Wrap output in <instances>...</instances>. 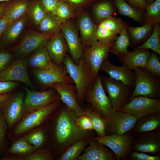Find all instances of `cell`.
Wrapping results in <instances>:
<instances>
[{
    "label": "cell",
    "instance_id": "6da1fadb",
    "mask_svg": "<svg viewBox=\"0 0 160 160\" xmlns=\"http://www.w3.org/2000/svg\"><path fill=\"white\" fill-rule=\"evenodd\" d=\"M77 117L62 102L48 120L46 126L55 159H57L76 142L95 136L94 130H84L76 125L75 119Z\"/></svg>",
    "mask_w": 160,
    "mask_h": 160
},
{
    "label": "cell",
    "instance_id": "7a4b0ae2",
    "mask_svg": "<svg viewBox=\"0 0 160 160\" xmlns=\"http://www.w3.org/2000/svg\"><path fill=\"white\" fill-rule=\"evenodd\" d=\"M64 64L76 87L77 100L82 107L86 95L92 87L96 78L82 56L78 63H76L71 57L66 55Z\"/></svg>",
    "mask_w": 160,
    "mask_h": 160
},
{
    "label": "cell",
    "instance_id": "3957f363",
    "mask_svg": "<svg viewBox=\"0 0 160 160\" xmlns=\"http://www.w3.org/2000/svg\"><path fill=\"white\" fill-rule=\"evenodd\" d=\"M133 71L135 83L130 99L140 96L152 99L160 98V78L144 68H137Z\"/></svg>",
    "mask_w": 160,
    "mask_h": 160
},
{
    "label": "cell",
    "instance_id": "277c9868",
    "mask_svg": "<svg viewBox=\"0 0 160 160\" xmlns=\"http://www.w3.org/2000/svg\"><path fill=\"white\" fill-rule=\"evenodd\" d=\"M62 102L61 100H58L25 115L16 127L15 130V135H21L37 127L44 124L46 126L51 116Z\"/></svg>",
    "mask_w": 160,
    "mask_h": 160
},
{
    "label": "cell",
    "instance_id": "5b68a950",
    "mask_svg": "<svg viewBox=\"0 0 160 160\" xmlns=\"http://www.w3.org/2000/svg\"><path fill=\"white\" fill-rule=\"evenodd\" d=\"M136 135L131 131L121 135L112 134L92 139L109 147L115 155L116 160H126L132 151V144Z\"/></svg>",
    "mask_w": 160,
    "mask_h": 160
},
{
    "label": "cell",
    "instance_id": "8992f818",
    "mask_svg": "<svg viewBox=\"0 0 160 160\" xmlns=\"http://www.w3.org/2000/svg\"><path fill=\"white\" fill-rule=\"evenodd\" d=\"M101 78L104 89L108 94L112 108L120 110L129 100L133 91L132 88L109 76Z\"/></svg>",
    "mask_w": 160,
    "mask_h": 160
},
{
    "label": "cell",
    "instance_id": "52a82bcc",
    "mask_svg": "<svg viewBox=\"0 0 160 160\" xmlns=\"http://www.w3.org/2000/svg\"><path fill=\"white\" fill-rule=\"evenodd\" d=\"M106 135H121L131 131L137 118L129 113L112 108L105 118Z\"/></svg>",
    "mask_w": 160,
    "mask_h": 160
},
{
    "label": "cell",
    "instance_id": "ba28073f",
    "mask_svg": "<svg viewBox=\"0 0 160 160\" xmlns=\"http://www.w3.org/2000/svg\"><path fill=\"white\" fill-rule=\"evenodd\" d=\"M54 34H45L34 30H30L26 33L20 42L9 51L13 52L15 59L25 58L37 49L45 45Z\"/></svg>",
    "mask_w": 160,
    "mask_h": 160
},
{
    "label": "cell",
    "instance_id": "9c48e42d",
    "mask_svg": "<svg viewBox=\"0 0 160 160\" xmlns=\"http://www.w3.org/2000/svg\"><path fill=\"white\" fill-rule=\"evenodd\" d=\"M114 41L104 43L97 41L84 48L82 56L95 78L103 63L108 58Z\"/></svg>",
    "mask_w": 160,
    "mask_h": 160
},
{
    "label": "cell",
    "instance_id": "30bf717a",
    "mask_svg": "<svg viewBox=\"0 0 160 160\" xmlns=\"http://www.w3.org/2000/svg\"><path fill=\"white\" fill-rule=\"evenodd\" d=\"M24 99V115L35 110L61 100L60 95L54 89L38 92L26 89Z\"/></svg>",
    "mask_w": 160,
    "mask_h": 160
},
{
    "label": "cell",
    "instance_id": "8fae6325",
    "mask_svg": "<svg viewBox=\"0 0 160 160\" xmlns=\"http://www.w3.org/2000/svg\"><path fill=\"white\" fill-rule=\"evenodd\" d=\"M85 100L91 106L105 118L112 108L110 101L104 89L101 76L98 74L92 88L87 93Z\"/></svg>",
    "mask_w": 160,
    "mask_h": 160
},
{
    "label": "cell",
    "instance_id": "7c38bea8",
    "mask_svg": "<svg viewBox=\"0 0 160 160\" xmlns=\"http://www.w3.org/2000/svg\"><path fill=\"white\" fill-rule=\"evenodd\" d=\"M32 71L40 83L47 87L52 88L57 83L74 84L68 75L65 66L59 65L54 62L47 68L33 69Z\"/></svg>",
    "mask_w": 160,
    "mask_h": 160
},
{
    "label": "cell",
    "instance_id": "4fadbf2b",
    "mask_svg": "<svg viewBox=\"0 0 160 160\" xmlns=\"http://www.w3.org/2000/svg\"><path fill=\"white\" fill-rule=\"evenodd\" d=\"M120 110L130 113L138 119L160 112V98L152 99L141 96L135 97L123 105Z\"/></svg>",
    "mask_w": 160,
    "mask_h": 160
},
{
    "label": "cell",
    "instance_id": "5bb4252c",
    "mask_svg": "<svg viewBox=\"0 0 160 160\" xmlns=\"http://www.w3.org/2000/svg\"><path fill=\"white\" fill-rule=\"evenodd\" d=\"M24 94L19 92L12 94L7 100L0 104L6 121L9 128L12 127L24 114Z\"/></svg>",
    "mask_w": 160,
    "mask_h": 160
},
{
    "label": "cell",
    "instance_id": "9a60e30c",
    "mask_svg": "<svg viewBox=\"0 0 160 160\" xmlns=\"http://www.w3.org/2000/svg\"><path fill=\"white\" fill-rule=\"evenodd\" d=\"M60 30L67 44L71 57L75 63H77L83 55L84 48L76 28L69 19L62 23Z\"/></svg>",
    "mask_w": 160,
    "mask_h": 160
},
{
    "label": "cell",
    "instance_id": "2e32d148",
    "mask_svg": "<svg viewBox=\"0 0 160 160\" xmlns=\"http://www.w3.org/2000/svg\"><path fill=\"white\" fill-rule=\"evenodd\" d=\"M27 66L25 58L15 59L0 73V81H18L33 87L28 73Z\"/></svg>",
    "mask_w": 160,
    "mask_h": 160
},
{
    "label": "cell",
    "instance_id": "e0dca14e",
    "mask_svg": "<svg viewBox=\"0 0 160 160\" xmlns=\"http://www.w3.org/2000/svg\"><path fill=\"white\" fill-rule=\"evenodd\" d=\"M132 151L160 155V130L142 133L136 135L132 143Z\"/></svg>",
    "mask_w": 160,
    "mask_h": 160
},
{
    "label": "cell",
    "instance_id": "ac0fdd59",
    "mask_svg": "<svg viewBox=\"0 0 160 160\" xmlns=\"http://www.w3.org/2000/svg\"><path fill=\"white\" fill-rule=\"evenodd\" d=\"M125 25L120 19L113 16L104 20L97 26V41L104 43L114 41Z\"/></svg>",
    "mask_w": 160,
    "mask_h": 160
},
{
    "label": "cell",
    "instance_id": "d6986e66",
    "mask_svg": "<svg viewBox=\"0 0 160 160\" xmlns=\"http://www.w3.org/2000/svg\"><path fill=\"white\" fill-rule=\"evenodd\" d=\"M51 88L55 89L60 95L61 100L68 107L73 111L78 116L86 115L77 98V89L75 85L57 83Z\"/></svg>",
    "mask_w": 160,
    "mask_h": 160
},
{
    "label": "cell",
    "instance_id": "ffe728a7",
    "mask_svg": "<svg viewBox=\"0 0 160 160\" xmlns=\"http://www.w3.org/2000/svg\"><path fill=\"white\" fill-rule=\"evenodd\" d=\"M100 70L106 73L113 79L120 81L132 88L135 87V73L134 71L125 65L118 66L113 65L107 58L103 63Z\"/></svg>",
    "mask_w": 160,
    "mask_h": 160
},
{
    "label": "cell",
    "instance_id": "44dd1931",
    "mask_svg": "<svg viewBox=\"0 0 160 160\" xmlns=\"http://www.w3.org/2000/svg\"><path fill=\"white\" fill-rule=\"evenodd\" d=\"M60 32L55 34L45 46L52 61L59 65L64 66L65 57L69 51L63 36Z\"/></svg>",
    "mask_w": 160,
    "mask_h": 160
},
{
    "label": "cell",
    "instance_id": "7402d4cb",
    "mask_svg": "<svg viewBox=\"0 0 160 160\" xmlns=\"http://www.w3.org/2000/svg\"><path fill=\"white\" fill-rule=\"evenodd\" d=\"M89 145L77 160H116L114 153L98 142L88 137Z\"/></svg>",
    "mask_w": 160,
    "mask_h": 160
},
{
    "label": "cell",
    "instance_id": "603a6c76",
    "mask_svg": "<svg viewBox=\"0 0 160 160\" xmlns=\"http://www.w3.org/2000/svg\"><path fill=\"white\" fill-rule=\"evenodd\" d=\"M77 26L84 48L97 41L96 31L98 25L94 23L88 13L80 15L77 20Z\"/></svg>",
    "mask_w": 160,
    "mask_h": 160
},
{
    "label": "cell",
    "instance_id": "cb8c5ba5",
    "mask_svg": "<svg viewBox=\"0 0 160 160\" xmlns=\"http://www.w3.org/2000/svg\"><path fill=\"white\" fill-rule=\"evenodd\" d=\"M150 54L148 49H137L129 51L118 59L123 65L134 70L137 68H145Z\"/></svg>",
    "mask_w": 160,
    "mask_h": 160
},
{
    "label": "cell",
    "instance_id": "d4e9b609",
    "mask_svg": "<svg viewBox=\"0 0 160 160\" xmlns=\"http://www.w3.org/2000/svg\"><path fill=\"white\" fill-rule=\"evenodd\" d=\"M157 130H160V112L138 119L131 131L136 136L142 133Z\"/></svg>",
    "mask_w": 160,
    "mask_h": 160
},
{
    "label": "cell",
    "instance_id": "484cf974",
    "mask_svg": "<svg viewBox=\"0 0 160 160\" xmlns=\"http://www.w3.org/2000/svg\"><path fill=\"white\" fill-rule=\"evenodd\" d=\"M31 0H12L7 4L3 16L10 22L28 14Z\"/></svg>",
    "mask_w": 160,
    "mask_h": 160
},
{
    "label": "cell",
    "instance_id": "4316f807",
    "mask_svg": "<svg viewBox=\"0 0 160 160\" xmlns=\"http://www.w3.org/2000/svg\"><path fill=\"white\" fill-rule=\"evenodd\" d=\"M25 59L27 66L34 69L47 68L54 63L51 59L45 45L35 50Z\"/></svg>",
    "mask_w": 160,
    "mask_h": 160
},
{
    "label": "cell",
    "instance_id": "83f0119b",
    "mask_svg": "<svg viewBox=\"0 0 160 160\" xmlns=\"http://www.w3.org/2000/svg\"><path fill=\"white\" fill-rule=\"evenodd\" d=\"M28 20L27 14L19 19L10 22L1 36L4 44L8 45L14 42L21 33Z\"/></svg>",
    "mask_w": 160,
    "mask_h": 160
},
{
    "label": "cell",
    "instance_id": "f1b7e54d",
    "mask_svg": "<svg viewBox=\"0 0 160 160\" xmlns=\"http://www.w3.org/2000/svg\"><path fill=\"white\" fill-rule=\"evenodd\" d=\"M130 45V37L125 25L120 35L115 40L110 52L116 55L119 58L129 51L127 49Z\"/></svg>",
    "mask_w": 160,
    "mask_h": 160
},
{
    "label": "cell",
    "instance_id": "f546056e",
    "mask_svg": "<svg viewBox=\"0 0 160 160\" xmlns=\"http://www.w3.org/2000/svg\"><path fill=\"white\" fill-rule=\"evenodd\" d=\"M62 24L56 16L47 12L37 27L41 33L54 34L60 31Z\"/></svg>",
    "mask_w": 160,
    "mask_h": 160
},
{
    "label": "cell",
    "instance_id": "4dcf8cb0",
    "mask_svg": "<svg viewBox=\"0 0 160 160\" xmlns=\"http://www.w3.org/2000/svg\"><path fill=\"white\" fill-rule=\"evenodd\" d=\"M86 115L91 120L97 137H100L106 135V123L105 118L98 112L90 107L83 108Z\"/></svg>",
    "mask_w": 160,
    "mask_h": 160
},
{
    "label": "cell",
    "instance_id": "1f68e13d",
    "mask_svg": "<svg viewBox=\"0 0 160 160\" xmlns=\"http://www.w3.org/2000/svg\"><path fill=\"white\" fill-rule=\"evenodd\" d=\"M23 137L37 149L49 143V135L46 125L28 134Z\"/></svg>",
    "mask_w": 160,
    "mask_h": 160
},
{
    "label": "cell",
    "instance_id": "d6a6232c",
    "mask_svg": "<svg viewBox=\"0 0 160 160\" xmlns=\"http://www.w3.org/2000/svg\"><path fill=\"white\" fill-rule=\"evenodd\" d=\"M94 15L99 24L113 16L115 12V7L111 2L103 1L95 4L93 8Z\"/></svg>",
    "mask_w": 160,
    "mask_h": 160
},
{
    "label": "cell",
    "instance_id": "836d02e7",
    "mask_svg": "<svg viewBox=\"0 0 160 160\" xmlns=\"http://www.w3.org/2000/svg\"><path fill=\"white\" fill-rule=\"evenodd\" d=\"M88 137L74 143L57 160H77L88 145Z\"/></svg>",
    "mask_w": 160,
    "mask_h": 160
},
{
    "label": "cell",
    "instance_id": "e575fe53",
    "mask_svg": "<svg viewBox=\"0 0 160 160\" xmlns=\"http://www.w3.org/2000/svg\"><path fill=\"white\" fill-rule=\"evenodd\" d=\"M154 26L152 23H145L142 26L134 27L131 26H127V32L132 41L134 45L143 40L151 32Z\"/></svg>",
    "mask_w": 160,
    "mask_h": 160
},
{
    "label": "cell",
    "instance_id": "d590c367",
    "mask_svg": "<svg viewBox=\"0 0 160 160\" xmlns=\"http://www.w3.org/2000/svg\"><path fill=\"white\" fill-rule=\"evenodd\" d=\"M115 6L121 15L141 23L143 19L142 13L130 6L125 0H113Z\"/></svg>",
    "mask_w": 160,
    "mask_h": 160
},
{
    "label": "cell",
    "instance_id": "8d00e7d4",
    "mask_svg": "<svg viewBox=\"0 0 160 160\" xmlns=\"http://www.w3.org/2000/svg\"><path fill=\"white\" fill-rule=\"evenodd\" d=\"M40 0H31L28 15V20L35 26L37 27L47 13Z\"/></svg>",
    "mask_w": 160,
    "mask_h": 160
},
{
    "label": "cell",
    "instance_id": "74e56055",
    "mask_svg": "<svg viewBox=\"0 0 160 160\" xmlns=\"http://www.w3.org/2000/svg\"><path fill=\"white\" fill-rule=\"evenodd\" d=\"M159 23L154 25L153 31L150 37L143 44L133 50L137 49H151L160 55V26Z\"/></svg>",
    "mask_w": 160,
    "mask_h": 160
},
{
    "label": "cell",
    "instance_id": "f35d334b",
    "mask_svg": "<svg viewBox=\"0 0 160 160\" xmlns=\"http://www.w3.org/2000/svg\"><path fill=\"white\" fill-rule=\"evenodd\" d=\"M37 149L23 137L14 142L9 149L8 152L10 154L23 156L32 153Z\"/></svg>",
    "mask_w": 160,
    "mask_h": 160
},
{
    "label": "cell",
    "instance_id": "ab89813d",
    "mask_svg": "<svg viewBox=\"0 0 160 160\" xmlns=\"http://www.w3.org/2000/svg\"><path fill=\"white\" fill-rule=\"evenodd\" d=\"M13 158L20 160H53V155L51 146L49 143L41 149L27 155Z\"/></svg>",
    "mask_w": 160,
    "mask_h": 160
},
{
    "label": "cell",
    "instance_id": "60d3db41",
    "mask_svg": "<svg viewBox=\"0 0 160 160\" xmlns=\"http://www.w3.org/2000/svg\"><path fill=\"white\" fill-rule=\"evenodd\" d=\"M146 12L143 20L144 23H150L153 24L160 23V0L155 1L147 5L145 8Z\"/></svg>",
    "mask_w": 160,
    "mask_h": 160
},
{
    "label": "cell",
    "instance_id": "b9f144b4",
    "mask_svg": "<svg viewBox=\"0 0 160 160\" xmlns=\"http://www.w3.org/2000/svg\"><path fill=\"white\" fill-rule=\"evenodd\" d=\"M73 8L63 0H60L56 9V16L62 23L76 16Z\"/></svg>",
    "mask_w": 160,
    "mask_h": 160
},
{
    "label": "cell",
    "instance_id": "7bdbcfd3",
    "mask_svg": "<svg viewBox=\"0 0 160 160\" xmlns=\"http://www.w3.org/2000/svg\"><path fill=\"white\" fill-rule=\"evenodd\" d=\"M145 68L160 78V62L157 53L153 52L150 54Z\"/></svg>",
    "mask_w": 160,
    "mask_h": 160
},
{
    "label": "cell",
    "instance_id": "ee69618b",
    "mask_svg": "<svg viewBox=\"0 0 160 160\" xmlns=\"http://www.w3.org/2000/svg\"><path fill=\"white\" fill-rule=\"evenodd\" d=\"M127 159L129 160H160V155H151L146 153L132 151Z\"/></svg>",
    "mask_w": 160,
    "mask_h": 160
},
{
    "label": "cell",
    "instance_id": "f6af8a7d",
    "mask_svg": "<svg viewBox=\"0 0 160 160\" xmlns=\"http://www.w3.org/2000/svg\"><path fill=\"white\" fill-rule=\"evenodd\" d=\"M14 57L13 53L10 51L0 52V73L9 65Z\"/></svg>",
    "mask_w": 160,
    "mask_h": 160
},
{
    "label": "cell",
    "instance_id": "bcb514c9",
    "mask_svg": "<svg viewBox=\"0 0 160 160\" xmlns=\"http://www.w3.org/2000/svg\"><path fill=\"white\" fill-rule=\"evenodd\" d=\"M76 125L80 128L85 130H94L92 122L86 115L78 116L75 119Z\"/></svg>",
    "mask_w": 160,
    "mask_h": 160
},
{
    "label": "cell",
    "instance_id": "7dc6e473",
    "mask_svg": "<svg viewBox=\"0 0 160 160\" xmlns=\"http://www.w3.org/2000/svg\"><path fill=\"white\" fill-rule=\"evenodd\" d=\"M18 85V83L15 81H0V95L10 93Z\"/></svg>",
    "mask_w": 160,
    "mask_h": 160
},
{
    "label": "cell",
    "instance_id": "c3c4849f",
    "mask_svg": "<svg viewBox=\"0 0 160 160\" xmlns=\"http://www.w3.org/2000/svg\"><path fill=\"white\" fill-rule=\"evenodd\" d=\"M60 0H40L42 6L47 12L56 15L57 4Z\"/></svg>",
    "mask_w": 160,
    "mask_h": 160
},
{
    "label": "cell",
    "instance_id": "681fc988",
    "mask_svg": "<svg viewBox=\"0 0 160 160\" xmlns=\"http://www.w3.org/2000/svg\"><path fill=\"white\" fill-rule=\"evenodd\" d=\"M7 129V123L3 113L0 109V146L4 140Z\"/></svg>",
    "mask_w": 160,
    "mask_h": 160
},
{
    "label": "cell",
    "instance_id": "f907efd6",
    "mask_svg": "<svg viewBox=\"0 0 160 160\" xmlns=\"http://www.w3.org/2000/svg\"><path fill=\"white\" fill-rule=\"evenodd\" d=\"M133 7L142 13L146 6L145 0H125Z\"/></svg>",
    "mask_w": 160,
    "mask_h": 160
},
{
    "label": "cell",
    "instance_id": "816d5d0a",
    "mask_svg": "<svg viewBox=\"0 0 160 160\" xmlns=\"http://www.w3.org/2000/svg\"><path fill=\"white\" fill-rule=\"evenodd\" d=\"M74 9V8L81 7L89 3L91 0H63Z\"/></svg>",
    "mask_w": 160,
    "mask_h": 160
},
{
    "label": "cell",
    "instance_id": "f5cc1de1",
    "mask_svg": "<svg viewBox=\"0 0 160 160\" xmlns=\"http://www.w3.org/2000/svg\"><path fill=\"white\" fill-rule=\"evenodd\" d=\"M10 22L3 15L0 17V38Z\"/></svg>",
    "mask_w": 160,
    "mask_h": 160
},
{
    "label": "cell",
    "instance_id": "db71d44e",
    "mask_svg": "<svg viewBox=\"0 0 160 160\" xmlns=\"http://www.w3.org/2000/svg\"><path fill=\"white\" fill-rule=\"evenodd\" d=\"M12 94L9 93L0 95V104L9 99Z\"/></svg>",
    "mask_w": 160,
    "mask_h": 160
},
{
    "label": "cell",
    "instance_id": "11a10c76",
    "mask_svg": "<svg viewBox=\"0 0 160 160\" xmlns=\"http://www.w3.org/2000/svg\"><path fill=\"white\" fill-rule=\"evenodd\" d=\"M8 1L2 2L0 3V17L3 15L5 7Z\"/></svg>",
    "mask_w": 160,
    "mask_h": 160
},
{
    "label": "cell",
    "instance_id": "9f6ffc18",
    "mask_svg": "<svg viewBox=\"0 0 160 160\" xmlns=\"http://www.w3.org/2000/svg\"><path fill=\"white\" fill-rule=\"evenodd\" d=\"M155 0H145L146 6L151 4Z\"/></svg>",
    "mask_w": 160,
    "mask_h": 160
},
{
    "label": "cell",
    "instance_id": "6f0895ef",
    "mask_svg": "<svg viewBox=\"0 0 160 160\" xmlns=\"http://www.w3.org/2000/svg\"><path fill=\"white\" fill-rule=\"evenodd\" d=\"M12 0H0V2H4Z\"/></svg>",
    "mask_w": 160,
    "mask_h": 160
}]
</instances>
